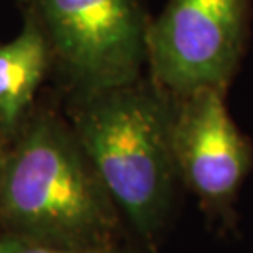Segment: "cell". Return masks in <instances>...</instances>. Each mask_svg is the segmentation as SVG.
Listing matches in <instances>:
<instances>
[{
    "label": "cell",
    "instance_id": "1",
    "mask_svg": "<svg viewBox=\"0 0 253 253\" xmlns=\"http://www.w3.org/2000/svg\"><path fill=\"white\" fill-rule=\"evenodd\" d=\"M176 97L153 79L78 95L73 128L115 207L151 242L181 183L173 150Z\"/></svg>",
    "mask_w": 253,
    "mask_h": 253
},
{
    "label": "cell",
    "instance_id": "2",
    "mask_svg": "<svg viewBox=\"0 0 253 253\" xmlns=\"http://www.w3.org/2000/svg\"><path fill=\"white\" fill-rule=\"evenodd\" d=\"M119 209L71 125L37 115L0 174V219L10 234L63 249L114 244Z\"/></svg>",
    "mask_w": 253,
    "mask_h": 253
},
{
    "label": "cell",
    "instance_id": "3",
    "mask_svg": "<svg viewBox=\"0 0 253 253\" xmlns=\"http://www.w3.org/2000/svg\"><path fill=\"white\" fill-rule=\"evenodd\" d=\"M46 38L51 63L78 95L143 78L151 20L143 0H22Z\"/></svg>",
    "mask_w": 253,
    "mask_h": 253
},
{
    "label": "cell",
    "instance_id": "4",
    "mask_svg": "<svg viewBox=\"0 0 253 253\" xmlns=\"http://www.w3.org/2000/svg\"><path fill=\"white\" fill-rule=\"evenodd\" d=\"M252 0H168L148 30L150 78L173 97L225 90L235 76Z\"/></svg>",
    "mask_w": 253,
    "mask_h": 253
},
{
    "label": "cell",
    "instance_id": "5",
    "mask_svg": "<svg viewBox=\"0 0 253 253\" xmlns=\"http://www.w3.org/2000/svg\"><path fill=\"white\" fill-rule=\"evenodd\" d=\"M173 150L179 181L206 215L232 219L237 194L253 166V145L232 120L225 90L202 87L176 97Z\"/></svg>",
    "mask_w": 253,
    "mask_h": 253
},
{
    "label": "cell",
    "instance_id": "6",
    "mask_svg": "<svg viewBox=\"0 0 253 253\" xmlns=\"http://www.w3.org/2000/svg\"><path fill=\"white\" fill-rule=\"evenodd\" d=\"M51 64L46 38L33 18L25 15L20 33L0 44V130H17Z\"/></svg>",
    "mask_w": 253,
    "mask_h": 253
},
{
    "label": "cell",
    "instance_id": "7",
    "mask_svg": "<svg viewBox=\"0 0 253 253\" xmlns=\"http://www.w3.org/2000/svg\"><path fill=\"white\" fill-rule=\"evenodd\" d=\"M0 253H124L117 245L95 249H63L42 242H35L13 234L0 237Z\"/></svg>",
    "mask_w": 253,
    "mask_h": 253
},
{
    "label": "cell",
    "instance_id": "8",
    "mask_svg": "<svg viewBox=\"0 0 253 253\" xmlns=\"http://www.w3.org/2000/svg\"><path fill=\"white\" fill-rule=\"evenodd\" d=\"M5 158H7V153H5L3 145H2V140H0V174H2V169H3Z\"/></svg>",
    "mask_w": 253,
    "mask_h": 253
},
{
    "label": "cell",
    "instance_id": "9",
    "mask_svg": "<svg viewBox=\"0 0 253 253\" xmlns=\"http://www.w3.org/2000/svg\"><path fill=\"white\" fill-rule=\"evenodd\" d=\"M15 2H20V3H22V0H15Z\"/></svg>",
    "mask_w": 253,
    "mask_h": 253
}]
</instances>
